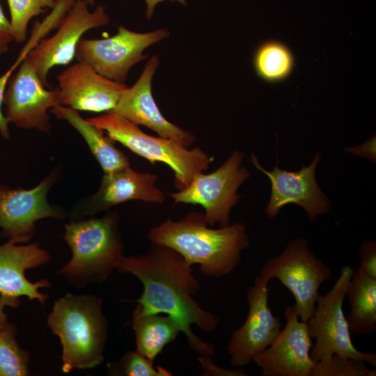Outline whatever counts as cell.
<instances>
[{
	"label": "cell",
	"mask_w": 376,
	"mask_h": 376,
	"mask_svg": "<svg viewBox=\"0 0 376 376\" xmlns=\"http://www.w3.org/2000/svg\"><path fill=\"white\" fill-rule=\"evenodd\" d=\"M191 266L175 250L154 244L143 255L123 256L116 269L120 273L132 274L141 282L143 292L133 301L139 305L142 312L171 317L194 351L212 357L214 347L196 336L191 325L210 333L217 328L219 318L203 308L194 298L199 291V283Z\"/></svg>",
	"instance_id": "cell-1"
},
{
	"label": "cell",
	"mask_w": 376,
	"mask_h": 376,
	"mask_svg": "<svg viewBox=\"0 0 376 376\" xmlns=\"http://www.w3.org/2000/svg\"><path fill=\"white\" fill-rule=\"evenodd\" d=\"M203 214L191 212L182 219H167L151 228L148 239L155 244L169 247L191 265H200L208 276L230 274L240 263L242 251L249 244L245 226L235 223L214 229Z\"/></svg>",
	"instance_id": "cell-2"
},
{
	"label": "cell",
	"mask_w": 376,
	"mask_h": 376,
	"mask_svg": "<svg viewBox=\"0 0 376 376\" xmlns=\"http://www.w3.org/2000/svg\"><path fill=\"white\" fill-rule=\"evenodd\" d=\"M47 326L62 345V371L93 368L104 361L108 322L102 300L93 295L68 293L56 300Z\"/></svg>",
	"instance_id": "cell-3"
},
{
	"label": "cell",
	"mask_w": 376,
	"mask_h": 376,
	"mask_svg": "<svg viewBox=\"0 0 376 376\" xmlns=\"http://www.w3.org/2000/svg\"><path fill=\"white\" fill-rule=\"evenodd\" d=\"M118 223L119 215L109 212L66 224L64 239L72 256L58 274L77 288L105 282L123 256Z\"/></svg>",
	"instance_id": "cell-4"
},
{
	"label": "cell",
	"mask_w": 376,
	"mask_h": 376,
	"mask_svg": "<svg viewBox=\"0 0 376 376\" xmlns=\"http://www.w3.org/2000/svg\"><path fill=\"white\" fill-rule=\"evenodd\" d=\"M115 142H120L152 164H166L175 173V185L182 190L198 173L206 171L213 157L198 148H187L169 139L144 133L138 125L112 112L86 119Z\"/></svg>",
	"instance_id": "cell-5"
},
{
	"label": "cell",
	"mask_w": 376,
	"mask_h": 376,
	"mask_svg": "<svg viewBox=\"0 0 376 376\" xmlns=\"http://www.w3.org/2000/svg\"><path fill=\"white\" fill-rule=\"evenodd\" d=\"M353 272L350 266H343L331 290L324 295H318L314 313L306 322L311 337L315 339L310 352L314 362L327 361L336 354L362 360L376 367L375 353L354 347L343 310Z\"/></svg>",
	"instance_id": "cell-6"
},
{
	"label": "cell",
	"mask_w": 376,
	"mask_h": 376,
	"mask_svg": "<svg viewBox=\"0 0 376 376\" xmlns=\"http://www.w3.org/2000/svg\"><path fill=\"white\" fill-rule=\"evenodd\" d=\"M260 274L269 281L278 279L291 292L299 318L306 322L314 313L320 285L332 277L330 268L310 250L304 237L292 240L281 253L269 258Z\"/></svg>",
	"instance_id": "cell-7"
},
{
	"label": "cell",
	"mask_w": 376,
	"mask_h": 376,
	"mask_svg": "<svg viewBox=\"0 0 376 376\" xmlns=\"http://www.w3.org/2000/svg\"><path fill=\"white\" fill-rule=\"evenodd\" d=\"M244 157V152L235 150L217 170L209 174L198 173L187 187L169 195L175 203L201 205L208 226L229 225L230 210L240 199L237 191L250 176L249 171L241 166Z\"/></svg>",
	"instance_id": "cell-8"
},
{
	"label": "cell",
	"mask_w": 376,
	"mask_h": 376,
	"mask_svg": "<svg viewBox=\"0 0 376 376\" xmlns=\"http://www.w3.org/2000/svg\"><path fill=\"white\" fill-rule=\"evenodd\" d=\"M169 35L166 29L139 33L120 25L117 33L111 37L81 38L77 46L75 58L111 80L125 83L130 69L148 57L144 51Z\"/></svg>",
	"instance_id": "cell-9"
},
{
	"label": "cell",
	"mask_w": 376,
	"mask_h": 376,
	"mask_svg": "<svg viewBox=\"0 0 376 376\" xmlns=\"http://www.w3.org/2000/svg\"><path fill=\"white\" fill-rule=\"evenodd\" d=\"M109 22L104 6L99 5L91 12L84 0H76L56 33L42 38L26 56L44 86H50L47 77L52 68L68 65L75 58L78 42L86 31L107 26Z\"/></svg>",
	"instance_id": "cell-10"
},
{
	"label": "cell",
	"mask_w": 376,
	"mask_h": 376,
	"mask_svg": "<svg viewBox=\"0 0 376 376\" xmlns=\"http://www.w3.org/2000/svg\"><path fill=\"white\" fill-rule=\"evenodd\" d=\"M46 88L26 57L10 77L4 93L3 104L8 123L49 133L48 110L61 104V101L58 87L53 90Z\"/></svg>",
	"instance_id": "cell-11"
},
{
	"label": "cell",
	"mask_w": 376,
	"mask_h": 376,
	"mask_svg": "<svg viewBox=\"0 0 376 376\" xmlns=\"http://www.w3.org/2000/svg\"><path fill=\"white\" fill-rule=\"evenodd\" d=\"M269 281L259 274L247 291L246 318L243 324L233 331L227 345V353L233 366L248 365L258 352L274 340L281 330L280 318L273 314L269 305Z\"/></svg>",
	"instance_id": "cell-12"
},
{
	"label": "cell",
	"mask_w": 376,
	"mask_h": 376,
	"mask_svg": "<svg viewBox=\"0 0 376 376\" xmlns=\"http://www.w3.org/2000/svg\"><path fill=\"white\" fill-rule=\"evenodd\" d=\"M284 316V328L252 361L264 376H311L315 362L310 356L313 344L307 324L299 318L294 306L285 307Z\"/></svg>",
	"instance_id": "cell-13"
},
{
	"label": "cell",
	"mask_w": 376,
	"mask_h": 376,
	"mask_svg": "<svg viewBox=\"0 0 376 376\" xmlns=\"http://www.w3.org/2000/svg\"><path fill=\"white\" fill-rule=\"evenodd\" d=\"M320 160V155L318 153L308 166H303L298 171L283 170L277 166L272 171H267L252 153L249 161L271 182V196L265 209L268 218L275 217L281 209L289 203L303 207L311 221L329 210L330 202L315 179V170Z\"/></svg>",
	"instance_id": "cell-14"
},
{
	"label": "cell",
	"mask_w": 376,
	"mask_h": 376,
	"mask_svg": "<svg viewBox=\"0 0 376 376\" xmlns=\"http://www.w3.org/2000/svg\"><path fill=\"white\" fill-rule=\"evenodd\" d=\"M54 180L52 173L30 189H11L0 184V228L3 236L18 243H26L35 232L37 221L63 217V213L50 205L47 199Z\"/></svg>",
	"instance_id": "cell-15"
},
{
	"label": "cell",
	"mask_w": 376,
	"mask_h": 376,
	"mask_svg": "<svg viewBox=\"0 0 376 376\" xmlns=\"http://www.w3.org/2000/svg\"><path fill=\"white\" fill-rule=\"evenodd\" d=\"M159 65L157 56L150 57L136 81L131 87L126 88L111 111L138 125H144L159 136L188 148L194 143L195 136L166 120L152 96V80Z\"/></svg>",
	"instance_id": "cell-16"
},
{
	"label": "cell",
	"mask_w": 376,
	"mask_h": 376,
	"mask_svg": "<svg viewBox=\"0 0 376 376\" xmlns=\"http://www.w3.org/2000/svg\"><path fill=\"white\" fill-rule=\"evenodd\" d=\"M57 79L61 104L84 111H112L127 87L80 61L62 71Z\"/></svg>",
	"instance_id": "cell-17"
},
{
	"label": "cell",
	"mask_w": 376,
	"mask_h": 376,
	"mask_svg": "<svg viewBox=\"0 0 376 376\" xmlns=\"http://www.w3.org/2000/svg\"><path fill=\"white\" fill-rule=\"evenodd\" d=\"M17 244L16 240L9 239L0 245V296L12 308L19 306L21 297H27L29 300L37 299L43 304L49 295L40 292L38 289L50 287V283L46 279L31 282L25 272L48 263L51 256L46 250L40 248L38 243Z\"/></svg>",
	"instance_id": "cell-18"
},
{
	"label": "cell",
	"mask_w": 376,
	"mask_h": 376,
	"mask_svg": "<svg viewBox=\"0 0 376 376\" xmlns=\"http://www.w3.org/2000/svg\"><path fill=\"white\" fill-rule=\"evenodd\" d=\"M157 178L154 174L139 173L130 166L104 173L99 189L88 200L83 212L93 214L132 200L162 203L164 193L155 187Z\"/></svg>",
	"instance_id": "cell-19"
},
{
	"label": "cell",
	"mask_w": 376,
	"mask_h": 376,
	"mask_svg": "<svg viewBox=\"0 0 376 376\" xmlns=\"http://www.w3.org/2000/svg\"><path fill=\"white\" fill-rule=\"evenodd\" d=\"M49 111L57 118L68 121L79 132L100 163L104 173H111L130 166L128 158L115 146V141L84 119L79 111L61 104L55 106Z\"/></svg>",
	"instance_id": "cell-20"
},
{
	"label": "cell",
	"mask_w": 376,
	"mask_h": 376,
	"mask_svg": "<svg viewBox=\"0 0 376 376\" xmlns=\"http://www.w3.org/2000/svg\"><path fill=\"white\" fill-rule=\"evenodd\" d=\"M346 296L350 304L346 319L351 334H373L376 330V279L356 269L348 283Z\"/></svg>",
	"instance_id": "cell-21"
},
{
	"label": "cell",
	"mask_w": 376,
	"mask_h": 376,
	"mask_svg": "<svg viewBox=\"0 0 376 376\" xmlns=\"http://www.w3.org/2000/svg\"><path fill=\"white\" fill-rule=\"evenodd\" d=\"M132 327L135 334L136 350L154 361L181 329L171 317L160 313H145L138 304L134 311Z\"/></svg>",
	"instance_id": "cell-22"
},
{
	"label": "cell",
	"mask_w": 376,
	"mask_h": 376,
	"mask_svg": "<svg viewBox=\"0 0 376 376\" xmlns=\"http://www.w3.org/2000/svg\"><path fill=\"white\" fill-rule=\"evenodd\" d=\"M253 65L257 76L269 84L287 79L292 73L295 58L290 48L281 41L267 40L256 49Z\"/></svg>",
	"instance_id": "cell-23"
},
{
	"label": "cell",
	"mask_w": 376,
	"mask_h": 376,
	"mask_svg": "<svg viewBox=\"0 0 376 376\" xmlns=\"http://www.w3.org/2000/svg\"><path fill=\"white\" fill-rule=\"evenodd\" d=\"M16 331L15 324L8 322L0 331V376L30 375V354L18 344Z\"/></svg>",
	"instance_id": "cell-24"
},
{
	"label": "cell",
	"mask_w": 376,
	"mask_h": 376,
	"mask_svg": "<svg viewBox=\"0 0 376 376\" xmlns=\"http://www.w3.org/2000/svg\"><path fill=\"white\" fill-rule=\"evenodd\" d=\"M7 2L15 42L19 43L26 38L30 20L52 9L55 4V0H7Z\"/></svg>",
	"instance_id": "cell-25"
},
{
	"label": "cell",
	"mask_w": 376,
	"mask_h": 376,
	"mask_svg": "<svg viewBox=\"0 0 376 376\" xmlns=\"http://www.w3.org/2000/svg\"><path fill=\"white\" fill-rule=\"evenodd\" d=\"M355 358L333 355L327 361L315 362L311 376H375V370Z\"/></svg>",
	"instance_id": "cell-26"
},
{
	"label": "cell",
	"mask_w": 376,
	"mask_h": 376,
	"mask_svg": "<svg viewBox=\"0 0 376 376\" xmlns=\"http://www.w3.org/2000/svg\"><path fill=\"white\" fill-rule=\"evenodd\" d=\"M121 375L127 376H171L166 368L153 365V361L138 351H128L119 361Z\"/></svg>",
	"instance_id": "cell-27"
},
{
	"label": "cell",
	"mask_w": 376,
	"mask_h": 376,
	"mask_svg": "<svg viewBox=\"0 0 376 376\" xmlns=\"http://www.w3.org/2000/svg\"><path fill=\"white\" fill-rule=\"evenodd\" d=\"M360 265L358 269L366 275L376 279V243L366 240L359 248Z\"/></svg>",
	"instance_id": "cell-28"
},
{
	"label": "cell",
	"mask_w": 376,
	"mask_h": 376,
	"mask_svg": "<svg viewBox=\"0 0 376 376\" xmlns=\"http://www.w3.org/2000/svg\"><path fill=\"white\" fill-rule=\"evenodd\" d=\"M26 56L19 52L17 60L1 76H0V132L4 139L10 137V131L8 123L2 112V104L3 102L4 93L7 84L15 69L19 67L21 63L24 60Z\"/></svg>",
	"instance_id": "cell-29"
},
{
	"label": "cell",
	"mask_w": 376,
	"mask_h": 376,
	"mask_svg": "<svg viewBox=\"0 0 376 376\" xmlns=\"http://www.w3.org/2000/svg\"><path fill=\"white\" fill-rule=\"evenodd\" d=\"M202 366L203 373L205 375H216V376H245L246 373L242 370H230L221 368L217 366L211 357L201 355L198 358Z\"/></svg>",
	"instance_id": "cell-30"
},
{
	"label": "cell",
	"mask_w": 376,
	"mask_h": 376,
	"mask_svg": "<svg viewBox=\"0 0 376 376\" xmlns=\"http://www.w3.org/2000/svg\"><path fill=\"white\" fill-rule=\"evenodd\" d=\"M15 41L10 19L7 18L0 3V56L9 51L10 45Z\"/></svg>",
	"instance_id": "cell-31"
},
{
	"label": "cell",
	"mask_w": 376,
	"mask_h": 376,
	"mask_svg": "<svg viewBox=\"0 0 376 376\" xmlns=\"http://www.w3.org/2000/svg\"><path fill=\"white\" fill-rule=\"evenodd\" d=\"M346 150L353 155L365 157L373 162L375 159V138L373 137L363 144L346 149Z\"/></svg>",
	"instance_id": "cell-32"
},
{
	"label": "cell",
	"mask_w": 376,
	"mask_h": 376,
	"mask_svg": "<svg viewBox=\"0 0 376 376\" xmlns=\"http://www.w3.org/2000/svg\"><path fill=\"white\" fill-rule=\"evenodd\" d=\"M164 1H178L182 5L187 4L186 0H145L146 3V15L148 19H150V18L153 16L157 5Z\"/></svg>",
	"instance_id": "cell-33"
},
{
	"label": "cell",
	"mask_w": 376,
	"mask_h": 376,
	"mask_svg": "<svg viewBox=\"0 0 376 376\" xmlns=\"http://www.w3.org/2000/svg\"><path fill=\"white\" fill-rule=\"evenodd\" d=\"M6 306H8L7 301L0 296V331L8 323V315L4 311Z\"/></svg>",
	"instance_id": "cell-34"
},
{
	"label": "cell",
	"mask_w": 376,
	"mask_h": 376,
	"mask_svg": "<svg viewBox=\"0 0 376 376\" xmlns=\"http://www.w3.org/2000/svg\"><path fill=\"white\" fill-rule=\"evenodd\" d=\"M88 6H93L95 4V0H84Z\"/></svg>",
	"instance_id": "cell-35"
}]
</instances>
